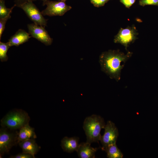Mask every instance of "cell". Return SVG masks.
I'll list each match as a JSON object with an SVG mask.
<instances>
[{
  "mask_svg": "<svg viewBox=\"0 0 158 158\" xmlns=\"http://www.w3.org/2000/svg\"><path fill=\"white\" fill-rule=\"evenodd\" d=\"M11 47L7 42L6 43L0 42V59L1 62L6 61L8 58L7 54L9 48Z\"/></svg>",
  "mask_w": 158,
  "mask_h": 158,
  "instance_id": "cell-16",
  "label": "cell"
},
{
  "mask_svg": "<svg viewBox=\"0 0 158 158\" xmlns=\"http://www.w3.org/2000/svg\"><path fill=\"white\" fill-rule=\"evenodd\" d=\"M106 124L104 118L99 115L93 114L85 118L83 129L86 136V142L90 143L100 140V131L104 128Z\"/></svg>",
  "mask_w": 158,
  "mask_h": 158,
  "instance_id": "cell-2",
  "label": "cell"
},
{
  "mask_svg": "<svg viewBox=\"0 0 158 158\" xmlns=\"http://www.w3.org/2000/svg\"><path fill=\"white\" fill-rule=\"evenodd\" d=\"M9 158H35V157L30 154L23 152L21 153H19L16 155L11 156Z\"/></svg>",
  "mask_w": 158,
  "mask_h": 158,
  "instance_id": "cell-20",
  "label": "cell"
},
{
  "mask_svg": "<svg viewBox=\"0 0 158 158\" xmlns=\"http://www.w3.org/2000/svg\"><path fill=\"white\" fill-rule=\"evenodd\" d=\"M139 4L143 6L146 5L158 6V0H140Z\"/></svg>",
  "mask_w": 158,
  "mask_h": 158,
  "instance_id": "cell-19",
  "label": "cell"
},
{
  "mask_svg": "<svg viewBox=\"0 0 158 158\" xmlns=\"http://www.w3.org/2000/svg\"><path fill=\"white\" fill-rule=\"evenodd\" d=\"M25 31L20 29L10 38L8 42L11 47H17L27 42L31 37Z\"/></svg>",
  "mask_w": 158,
  "mask_h": 158,
  "instance_id": "cell-12",
  "label": "cell"
},
{
  "mask_svg": "<svg viewBox=\"0 0 158 158\" xmlns=\"http://www.w3.org/2000/svg\"><path fill=\"white\" fill-rule=\"evenodd\" d=\"M44 5H46V8L42 12L43 16H62L70 10L72 7L66 4L65 2L48 0L43 2Z\"/></svg>",
  "mask_w": 158,
  "mask_h": 158,
  "instance_id": "cell-6",
  "label": "cell"
},
{
  "mask_svg": "<svg viewBox=\"0 0 158 158\" xmlns=\"http://www.w3.org/2000/svg\"><path fill=\"white\" fill-rule=\"evenodd\" d=\"M41 0L42 1H43V2H45V1H46L49 0ZM56 0L60 1V0Z\"/></svg>",
  "mask_w": 158,
  "mask_h": 158,
  "instance_id": "cell-24",
  "label": "cell"
},
{
  "mask_svg": "<svg viewBox=\"0 0 158 158\" xmlns=\"http://www.w3.org/2000/svg\"><path fill=\"white\" fill-rule=\"evenodd\" d=\"M79 137L76 136L64 137L61 141V146L63 150L69 153L77 152L79 145Z\"/></svg>",
  "mask_w": 158,
  "mask_h": 158,
  "instance_id": "cell-10",
  "label": "cell"
},
{
  "mask_svg": "<svg viewBox=\"0 0 158 158\" xmlns=\"http://www.w3.org/2000/svg\"><path fill=\"white\" fill-rule=\"evenodd\" d=\"M27 27L29 33L32 37L46 46L51 45L52 39L50 37L44 27L34 23L28 24Z\"/></svg>",
  "mask_w": 158,
  "mask_h": 158,
  "instance_id": "cell-9",
  "label": "cell"
},
{
  "mask_svg": "<svg viewBox=\"0 0 158 158\" xmlns=\"http://www.w3.org/2000/svg\"><path fill=\"white\" fill-rule=\"evenodd\" d=\"M18 132L17 130L2 127L0 129V158L8 153L18 143Z\"/></svg>",
  "mask_w": 158,
  "mask_h": 158,
  "instance_id": "cell-4",
  "label": "cell"
},
{
  "mask_svg": "<svg viewBox=\"0 0 158 158\" xmlns=\"http://www.w3.org/2000/svg\"><path fill=\"white\" fill-rule=\"evenodd\" d=\"M138 35L137 30L134 26H129L125 28H121L115 36L114 42L123 45L127 50L129 45L133 43L137 39Z\"/></svg>",
  "mask_w": 158,
  "mask_h": 158,
  "instance_id": "cell-7",
  "label": "cell"
},
{
  "mask_svg": "<svg viewBox=\"0 0 158 158\" xmlns=\"http://www.w3.org/2000/svg\"><path fill=\"white\" fill-rule=\"evenodd\" d=\"M60 0V1H62L65 2V1H66L67 0Z\"/></svg>",
  "mask_w": 158,
  "mask_h": 158,
  "instance_id": "cell-25",
  "label": "cell"
},
{
  "mask_svg": "<svg viewBox=\"0 0 158 158\" xmlns=\"http://www.w3.org/2000/svg\"><path fill=\"white\" fill-rule=\"evenodd\" d=\"M132 53L129 51L125 54L117 50H109L103 52L99 58L101 70L112 79L117 81L121 78V70L125 63L131 56Z\"/></svg>",
  "mask_w": 158,
  "mask_h": 158,
  "instance_id": "cell-1",
  "label": "cell"
},
{
  "mask_svg": "<svg viewBox=\"0 0 158 158\" xmlns=\"http://www.w3.org/2000/svg\"><path fill=\"white\" fill-rule=\"evenodd\" d=\"M18 145L23 152L30 154L35 157L40 149L35 139H31L20 142Z\"/></svg>",
  "mask_w": 158,
  "mask_h": 158,
  "instance_id": "cell-13",
  "label": "cell"
},
{
  "mask_svg": "<svg viewBox=\"0 0 158 158\" xmlns=\"http://www.w3.org/2000/svg\"><path fill=\"white\" fill-rule=\"evenodd\" d=\"M18 7L21 8L34 24L44 27L47 25V20L32 1L24 3Z\"/></svg>",
  "mask_w": 158,
  "mask_h": 158,
  "instance_id": "cell-5",
  "label": "cell"
},
{
  "mask_svg": "<svg viewBox=\"0 0 158 158\" xmlns=\"http://www.w3.org/2000/svg\"><path fill=\"white\" fill-rule=\"evenodd\" d=\"M98 149L97 148L92 147L91 143L86 142L79 144L76 152L79 158H94L95 157V153Z\"/></svg>",
  "mask_w": 158,
  "mask_h": 158,
  "instance_id": "cell-11",
  "label": "cell"
},
{
  "mask_svg": "<svg viewBox=\"0 0 158 158\" xmlns=\"http://www.w3.org/2000/svg\"><path fill=\"white\" fill-rule=\"evenodd\" d=\"M125 6L129 8L135 2L136 0H119Z\"/></svg>",
  "mask_w": 158,
  "mask_h": 158,
  "instance_id": "cell-22",
  "label": "cell"
},
{
  "mask_svg": "<svg viewBox=\"0 0 158 158\" xmlns=\"http://www.w3.org/2000/svg\"><path fill=\"white\" fill-rule=\"evenodd\" d=\"M104 151L107 153V157L109 158H122L123 157L122 153L116 143L109 145Z\"/></svg>",
  "mask_w": 158,
  "mask_h": 158,
  "instance_id": "cell-15",
  "label": "cell"
},
{
  "mask_svg": "<svg viewBox=\"0 0 158 158\" xmlns=\"http://www.w3.org/2000/svg\"><path fill=\"white\" fill-rule=\"evenodd\" d=\"M11 12H10L5 17L0 19V40H1L2 35L4 30L6 22L11 17Z\"/></svg>",
  "mask_w": 158,
  "mask_h": 158,
  "instance_id": "cell-18",
  "label": "cell"
},
{
  "mask_svg": "<svg viewBox=\"0 0 158 158\" xmlns=\"http://www.w3.org/2000/svg\"><path fill=\"white\" fill-rule=\"evenodd\" d=\"M36 0H15V4L16 6H18V5L24 3L28 1H33Z\"/></svg>",
  "mask_w": 158,
  "mask_h": 158,
  "instance_id": "cell-23",
  "label": "cell"
},
{
  "mask_svg": "<svg viewBox=\"0 0 158 158\" xmlns=\"http://www.w3.org/2000/svg\"><path fill=\"white\" fill-rule=\"evenodd\" d=\"M93 5L99 7L104 6V4L110 0H90Z\"/></svg>",
  "mask_w": 158,
  "mask_h": 158,
  "instance_id": "cell-21",
  "label": "cell"
},
{
  "mask_svg": "<svg viewBox=\"0 0 158 158\" xmlns=\"http://www.w3.org/2000/svg\"><path fill=\"white\" fill-rule=\"evenodd\" d=\"M104 129V133L101 135L100 140L102 146L101 147L102 150L109 145L116 143L118 136L117 128L110 121H107Z\"/></svg>",
  "mask_w": 158,
  "mask_h": 158,
  "instance_id": "cell-8",
  "label": "cell"
},
{
  "mask_svg": "<svg viewBox=\"0 0 158 158\" xmlns=\"http://www.w3.org/2000/svg\"><path fill=\"white\" fill-rule=\"evenodd\" d=\"M37 136L34 128L29 124L23 126L19 129L18 137V143L21 142L31 139H35Z\"/></svg>",
  "mask_w": 158,
  "mask_h": 158,
  "instance_id": "cell-14",
  "label": "cell"
},
{
  "mask_svg": "<svg viewBox=\"0 0 158 158\" xmlns=\"http://www.w3.org/2000/svg\"><path fill=\"white\" fill-rule=\"evenodd\" d=\"M16 6L15 4L11 8H7L5 5L4 0H0V19L5 17Z\"/></svg>",
  "mask_w": 158,
  "mask_h": 158,
  "instance_id": "cell-17",
  "label": "cell"
},
{
  "mask_svg": "<svg viewBox=\"0 0 158 158\" xmlns=\"http://www.w3.org/2000/svg\"><path fill=\"white\" fill-rule=\"evenodd\" d=\"M30 118L27 112L19 109H16L8 112L1 120L2 127L13 130L20 129L29 124Z\"/></svg>",
  "mask_w": 158,
  "mask_h": 158,
  "instance_id": "cell-3",
  "label": "cell"
}]
</instances>
